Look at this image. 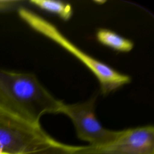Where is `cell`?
<instances>
[{"label": "cell", "instance_id": "8", "mask_svg": "<svg viewBox=\"0 0 154 154\" xmlns=\"http://www.w3.org/2000/svg\"><path fill=\"white\" fill-rule=\"evenodd\" d=\"M5 113H8V112H7L6 111H5L4 109H2L1 107H0V114H5ZM8 114H10V113H8Z\"/></svg>", "mask_w": 154, "mask_h": 154}, {"label": "cell", "instance_id": "2", "mask_svg": "<svg viewBox=\"0 0 154 154\" xmlns=\"http://www.w3.org/2000/svg\"><path fill=\"white\" fill-rule=\"evenodd\" d=\"M75 146L61 143L41 125L12 114H0V152L11 154H70Z\"/></svg>", "mask_w": 154, "mask_h": 154}, {"label": "cell", "instance_id": "4", "mask_svg": "<svg viewBox=\"0 0 154 154\" xmlns=\"http://www.w3.org/2000/svg\"><path fill=\"white\" fill-rule=\"evenodd\" d=\"M70 154H154V128L147 125L121 130L106 143L75 146Z\"/></svg>", "mask_w": 154, "mask_h": 154}, {"label": "cell", "instance_id": "1", "mask_svg": "<svg viewBox=\"0 0 154 154\" xmlns=\"http://www.w3.org/2000/svg\"><path fill=\"white\" fill-rule=\"evenodd\" d=\"M63 104L34 74L0 69V107L8 113L40 125L42 116L60 113Z\"/></svg>", "mask_w": 154, "mask_h": 154}, {"label": "cell", "instance_id": "6", "mask_svg": "<svg viewBox=\"0 0 154 154\" xmlns=\"http://www.w3.org/2000/svg\"><path fill=\"white\" fill-rule=\"evenodd\" d=\"M97 40L102 44L120 52H129L134 48V43L116 32L102 28L96 32Z\"/></svg>", "mask_w": 154, "mask_h": 154}, {"label": "cell", "instance_id": "3", "mask_svg": "<svg viewBox=\"0 0 154 154\" xmlns=\"http://www.w3.org/2000/svg\"><path fill=\"white\" fill-rule=\"evenodd\" d=\"M19 17L31 28L54 41L82 62L97 78L101 92L106 95L131 81V78L88 55L71 42L52 23L32 11L19 7Z\"/></svg>", "mask_w": 154, "mask_h": 154}, {"label": "cell", "instance_id": "9", "mask_svg": "<svg viewBox=\"0 0 154 154\" xmlns=\"http://www.w3.org/2000/svg\"><path fill=\"white\" fill-rule=\"evenodd\" d=\"M0 154H11V153H7V152H0Z\"/></svg>", "mask_w": 154, "mask_h": 154}, {"label": "cell", "instance_id": "7", "mask_svg": "<svg viewBox=\"0 0 154 154\" xmlns=\"http://www.w3.org/2000/svg\"><path fill=\"white\" fill-rule=\"evenodd\" d=\"M29 2L38 8L57 14L64 20H68L73 14L72 5L64 1L55 0H31Z\"/></svg>", "mask_w": 154, "mask_h": 154}, {"label": "cell", "instance_id": "5", "mask_svg": "<svg viewBox=\"0 0 154 154\" xmlns=\"http://www.w3.org/2000/svg\"><path fill=\"white\" fill-rule=\"evenodd\" d=\"M95 103L96 97L84 102L64 103L60 112L70 118L78 137L90 145L106 143L116 137L120 132L106 129L102 125L95 114Z\"/></svg>", "mask_w": 154, "mask_h": 154}]
</instances>
